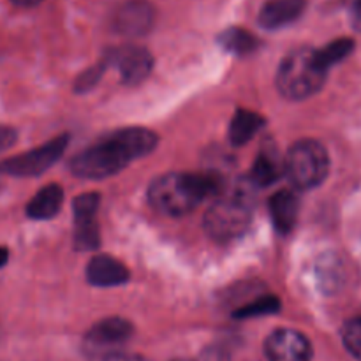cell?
I'll return each instance as SVG.
<instances>
[{"label":"cell","mask_w":361,"mask_h":361,"mask_svg":"<svg viewBox=\"0 0 361 361\" xmlns=\"http://www.w3.org/2000/svg\"><path fill=\"white\" fill-rule=\"evenodd\" d=\"M157 136L148 129L130 127L113 133L106 140L80 152L71 161V169L81 178L101 180L122 171L129 162L150 154Z\"/></svg>","instance_id":"obj_1"},{"label":"cell","mask_w":361,"mask_h":361,"mask_svg":"<svg viewBox=\"0 0 361 361\" xmlns=\"http://www.w3.org/2000/svg\"><path fill=\"white\" fill-rule=\"evenodd\" d=\"M219 183L208 175L169 173L152 182L148 200L155 210L180 217L189 214L208 196L217 192Z\"/></svg>","instance_id":"obj_2"},{"label":"cell","mask_w":361,"mask_h":361,"mask_svg":"<svg viewBox=\"0 0 361 361\" xmlns=\"http://www.w3.org/2000/svg\"><path fill=\"white\" fill-rule=\"evenodd\" d=\"M326 73L328 71L317 60L316 49H295L279 66V92L293 101L312 97L324 85Z\"/></svg>","instance_id":"obj_3"},{"label":"cell","mask_w":361,"mask_h":361,"mask_svg":"<svg viewBox=\"0 0 361 361\" xmlns=\"http://www.w3.org/2000/svg\"><path fill=\"white\" fill-rule=\"evenodd\" d=\"M330 171L326 148L314 140H302L289 148L284 159V173L293 185L309 190L321 185Z\"/></svg>","instance_id":"obj_4"},{"label":"cell","mask_w":361,"mask_h":361,"mask_svg":"<svg viewBox=\"0 0 361 361\" xmlns=\"http://www.w3.org/2000/svg\"><path fill=\"white\" fill-rule=\"evenodd\" d=\"M252 219V204L249 196L235 192L222 196L210 207L204 215V229L208 235L219 242L236 240L249 229Z\"/></svg>","instance_id":"obj_5"},{"label":"cell","mask_w":361,"mask_h":361,"mask_svg":"<svg viewBox=\"0 0 361 361\" xmlns=\"http://www.w3.org/2000/svg\"><path fill=\"white\" fill-rule=\"evenodd\" d=\"M67 147V136L51 140L42 147L28 150L25 154L9 157L0 162V175L9 176H37L48 171L60 157Z\"/></svg>","instance_id":"obj_6"},{"label":"cell","mask_w":361,"mask_h":361,"mask_svg":"<svg viewBox=\"0 0 361 361\" xmlns=\"http://www.w3.org/2000/svg\"><path fill=\"white\" fill-rule=\"evenodd\" d=\"M109 66L116 67L123 83L136 85L141 83L154 69V56L150 51L141 46H120L109 51Z\"/></svg>","instance_id":"obj_7"},{"label":"cell","mask_w":361,"mask_h":361,"mask_svg":"<svg viewBox=\"0 0 361 361\" xmlns=\"http://www.w3.org/2000/svg\"><path fill=\"white\" fill-rule=\"evenodd\" d=\"M264 355L270 361H310L312 345L300 331L282 328L267 338Z\"/></svg>","instance_id":"obj_8"},{"label":"cell","mask_w":361,"mask_h":361,"mask_svg":"<svg viewBox=\"0 0 361 361\" xmlns=\"http://www.w3.org/2000/svg\"><path fill=\"white\" fill-rule=\"evenodd\" d=\"M74 240L80 249H97L99 247V226L95 221L99 208V196L97 194H81L74 200Z\"/></svg>","instance_id":"obj_9"},{"label":"cell","mask_w":361,"mask_h":361,"mask_svg":"<svg viewBox=\"0 0 361 361\" xmlns=\"http://www.w3.org/2000/svg\"><path fill=\"white\" fill-rule=\"evenodd\" d=\"M154 7L147 0H127L113 18V27L122 35H145L154 25Z\"/></svg>","instance_id":"obj_10"},{"label":"cell","mask_w":361,"mask_h":361,"mask_svg":"<svg viewBox=\"0 0 361 361\" xmlns=\"http://www.w3.org/2000/svg\"><path fill=\"white\" fill-rule=\"evenodd\" d=\"M130 335H133V324L129 321L122 319V317H108L92 326L87 335V344L97 351L111 349V355H115L113 349L126 344Z\"/></svg>","instance_id":"obj_11"},{"label":"cell","mask_w":361,"mask_h":361,"mask_svg":"<svg viewBox=\"0 0 361 361\" xmlns=\"http://www.w3.org/2000/svg\"><path fill=\"white\" fill-rule=\"evenodd\" d=\"M307 0H268L259 11V25L268 30H277L295 23L303 14Z\"/></svg>","instance_id":"obj_12"},{"label":"cell","mask_w":361,"mask_h":361,"mask_svg":"<svg viewBox=\"0 0 361 361\" xmlns=\"http://www.w3.org/2000/svg\"><path fill=\"white\" fill-rule=\"evenodd\" d=\"M87 279L90 284L99 288H113L127 282L129 270L115 257L95 256L87 267Z\"/></svg>","instance_id":"obj_13"},{"label":"cell","mask_w":361,"mask_h":361,"mask_svg":"<svg viewBox=\"0 0 361 361\" xmlns=\"http://www.w3.org/2000/svg\"><path fill=\"white\" fill-rule=\"evenodd\" d=\"M63 204V190L60 185H46L35 192V196L28 201L27 212L32 221H49L60 212Z\"/></svg>","instance_id":"obj_14"},{"label":"cell","mask_w":361,"mask_h":361,"mask_svg":"<svg viewBox=\"0 0 361 361\" xmlns=\"http://www.w3.org/2000/svg\"><path fill=\"white\" fill-rule=\"evenodd\" d=\"M300 212V200L293 190H281L270 200V215L275 228L281 233H289L296 224Z\"/></svg>","instance_id":"obj_15"},{"label":"cell","mask_w":361,"mask_h":361,"mask_svg":"<svg viewBox=\"0 0 361 361\" xmlns=\"http://www.w3.org/2000/svg\"><path fill=\"white\" fill-rule=\"evenodd\" d=\"M264 120L257 113L247 111V109H238L233 116L231 127H229V140L233 145H245L247 141L252 140L263 127Z\"/></svg>","instance_id":"obj_16"},{"label":"cell","mask_w":361,"mask_h":361,"mask_svg":"<svg viewBox=\"0 0 361 361\" xmlns=\"http://www.w3.org/2000/svg\"><path fill=\"white\" fill-rule=\"evenodd\" d=\"M219 42H221L226 51H231L235 55H247V53L256 51L257 46H259V39L254 37L245 28L238 27L228 28V30L222 32L219 35Z\"/></svg>","instance_id":"obj_17"},{"label":"cell","mask_w":361,"mask_h":361,"mask_svg":"<svg viewBox=\"0 0 361 361\" xmlns=\"http://www.w3.org/2000/svg\"><path fill=\"white\" fill-rule=\"evenodd\" d=\"M284 169V164H281L277 157L274 155V152L264 150L257 155L256 162L252 166V183L257 185H270L275 180L281 176V171Z\"/></svg>","instance_id":"obj_18"},{"label":"cell","mask_w":361,"mask_h":361,"mask_svg":"<svg viewBox=\"0 0 361 361\" xmlns=\"http://www.w3.org/2000/svg\"><path fill=\"white\" fill-rule=\"evenodd\" d=\"M351 49L353 41H349V39H338V41L326 44L324 48L316 49V56L317 60H319L321 66L328 71L331 66H335V63L341 62L342 59H345V56L351 53Z\"/></svg>","instance_id":"obj_19"},{"label":"cell","mask_w":361,"mask_h":361,"mask_svg":"<svg viewBox=\"0 0 361 361\" xmlns=\"http://www.w3.org/2000/svg\"><path fill=\"white\" fill-rule=\"evenodd\" d=\"M342 341H344L345 349L361 361V316L353 317L344 324L342 330Z\"/></svg>","instance_id":"obj_20"},{"label":"cell","mask_w":361,"mask_h":361,"mask_svg":"<svg viewBox=\"0 0 361 361\" xmlns=\"http://www.w3.org/2000/svg\"><path fill=\"white\" fill-rule=\"evenodd\" d=\"M281 302H279L275 296H263V298L256 300V302L249 303V305L242 307L238 312L235 314L236 317H256V316H264V314H274L277 312Z\"/></svg>","instance_id":"obj_21"},{"label":"cell","mask_w":361,"mask_h":361,"mask_svg":"<svg viewBox=\"0 0 361 361\" xmlns=\"http://www.w3.org/2000/svg\"><path fill=\"white\" fill-rule=\"evenodd\" d=\"M16 130L13 127L0 126V154L6 150H9L14 143H16Z\"/></svg>","instance_id":"obj_22"},{"label":"cell","mask_w":361,"mask_h":361,"mask_svg":"<svg viewBox=\"0 0 361 361\" xmlns=\"http://www.w3.org/2000/svg\"><path fill=\"white\" fill-rule=\"evenodd\" d=\"M351 4V16H353V25L358 32H361V0H349Z\"/></svg>","instance_id":"obj_23"},{"label":"cell","mask_w":361,"mask_h":361,"mask_svg":"<svg viewBox=\"0 0 361 361\" xmlns=\"http://www.w3.org/2000/svg\"><path fill=\"white\" fill-rule=\"evenodd\" d=\"M104 361H148L143 356L136 355H123V353H115V355H109Z\"/></svg>","instance_id":"obj_24"},{"label":"cell","mask_w":361,"mask_h":361,"mask_svg":"<svg viewBox=\"0 0 361 361\" xmlns=\"http://www.w3.org/2000/svg\"><path fill=\"white\" fill-rule=\"evenodd\" d=\"M13 4H16V6L20 7H34L37 6V4H41L42 0H11Z\"/></svg>","instance_id":"obj_25"},{"label":"cell","mask_w":361,"mask_h":361,"mask_svg":"<svg viewBox=\"0 0 361 361\" xmlns=\"http://www.w3.org/2000/svg\"><path fill=\"white\" fill-rule=\"evenodd\" d=\"M7 259H9V252H7L6 247H0V268L6 267Z\"/></svg>","instance_id":"obj_26"},{"label":"cell","mask_w":361,"mask_h":361,"mask_svg":"<svg viewBox=\"0 0 361 361\" xmlns=\"http://www.w3.org/2000/svg\"><path fill=\"white\" fill-rule=\"evenodd\" d=\"M175 361H189V360H175Z\"/></svg>","instance_id":"obj_27"}]
</instances>
